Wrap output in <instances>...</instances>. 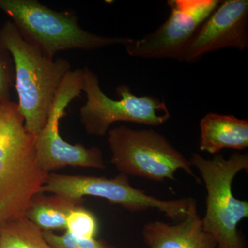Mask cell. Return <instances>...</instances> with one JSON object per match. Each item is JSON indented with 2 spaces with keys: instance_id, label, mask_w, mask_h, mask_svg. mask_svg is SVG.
<instances>
[{
  "instance_id": "6da1fadb",
  "label": "cell",
  "mask_w": 248,
  "mask_h": 248,
  "mask_svg": "<svg viewBox=\"0 0 248 248\" xmlns=\"http://www.w3.org/2000/svg\"><path fill=\"white\" fill-rule=\"evenodd\" d=\"M49 174L39 164L35 136L17 103L0 104V228L24 216Z\"/></svg>"
},
{
  "instance_id": "7a4b0ae2",
  "label": "cell",
  "mask_w": 248,
  "mask_h": 248,
  "mask_svg": "<svg viewBox=\"0 0 248 248\" xmlns=\"http://www.w3.org/2000/svg\"><path fill=\"white\" fill-rule=\"evenodd\" d=\"M0 48L12 55L17 104L27 130L36 136L46 123L55 94L71 71V64L66 59L46 57L28 43L9 21L0 29Z\"/></svg>"
},
{
  "instance_id": "3957f363",
  "label": "cell",
  "mask_w": 248,
  "mask_h": 248,
  "mask_svg": "<svg viewBox=\"0 0 248 248\" xmlns=\"http://www.w3.org/2000/svg\"><path fill=\"white\" fill-rule=\"evenodd\" d=\"M189 161L200 172L206 189L204 231L213 236L217 248H246L237 226L248 217V203L234 197L232 184L238 173L248 172V153H233L229 159L217 154L206 159L195 153Z\"/></svg>"
},
{
  "instance_id": "277c9868",
  "label": "cell",
  "mask_w": 248,
  "mask_h": 248,
  "mask_svg": "<svg viewBox=\"0 0 248 248\" xmlns=\"http://www.w3.org/2000/svg\"><path fill=\"white\" fill-rule=\"evenodd\" d=\"M0 9L12 19L28 43L50 59L62 50L125 46L131 40L94 35L81 29L73 15L57 12L36 0H0Z\"/></svg>"
},
{
  "instance_id": "5b68a950",
  "label": "cell",
  "mask_w": 248,
  "mask_h": 248,
  "mask_svg": "<svg viewBox=\"0 0 248 248\" xmlns=\"http://www.w3.org/2000/svg\"><path fill=\"white\" fill-rule=\"evenodd\" d=\"M108 135L111 163L122 174L164 182L175 180L176 172L182 170L200 182L190 161L155 130L120 125L109 130Z\"/></svg>"
},
{
  "instance_id": "8992f818",
  "label": "cell",
  "mask_w": 248,
  "mask_h": 248,
  "mask_svg": "<svg viewBox=\"0 0 248 248\" xmlns=\"http://www.w3.org/2000/svg\"><path fill=\"white\" fill-rule=\"evenodd\" d=\"M81 89L87 101L80 108V122L86 133L93 136H105L110 125L117 122L157 127L171 117L164 99L153 96L138 97L125 84L116 89L120 100L108 97L101 89L97 75L88 68L82 69Z\"/></svg>"
},
{
  "instance_id": "52a82bcc",
  "label": "cell",
  "mask_w": 248,
  "mask_h": 248,
  "mask_svg": "<svg viewBox=\"0 0 248 248\" xmlns=\"http://www.w3.org/2000/svg\"><path fill=\"white\" fill-rule=\"evenodd\" d=\"M42 192L78 199L86 196L99 197L131 213L155 209L171 219L182 220L187 213L191 199L163 200L147 195L130 185L128 176L122 173L115 178L50 173Z\"/></svg>"
},
{
  "instance_id": "ba28073f",
  "label": "cell",
  "mask_w": 248,
  "mask_h": 248,
  "mask_svg": "<svg viewBox=\"0 0 248 248\" xmlns=\"http://www.w3.org/2000/svg\"><path fill=\"white\" fill-rule=\"evenodd\" d=\"M82 69L67 73L55 94L46 123L35 136L37 158L42 169L50 173L66 166L104 170L107 168L102 152L97 147L86 148L72 145L60 134V121L66 114L65 109L76 97H79Z\"/></svg>"
},
{
  "instance_id": "9c48e42d",
  "label": "cell",
  "mask_w": 248,
  "mask_h": 248,
  "mask_svg": "<svg viewBox=\"0 0 248 248\" xmlns=\"http://www.w3.org/2000/svg\"><path fill=\"white\" fill-rule=\"evenodd\" d=\"M219 0H169L170 14L151 33L133 39L125 45L131 57L172 59L183 62L191 40L209 16L219 6Z\"/></svg>"
},
{
  "instance_id": "30bf717a",
  "label": "cell",
  "mask_w": 248,
  "mask_h": 248,
  "mask_svg": "<svg viewBox=\"0 0 248 248\" xmlns=\"http://www.w3.org/2000/svg\"><path fill=\"white\" fill-rule=\"evenodd\" d=\"M226 48H248L247 0L221 1L192 37L183 62L195 63L206 54Z\"/></svg>"
},
{
  "instance_id": "8fae6325",
  "label": "cell",
  "mask_w": 248,
  "mask_h": 248,
  "mask_svg": "<svg viewBox=\"0 0 248 248\" xmlns=\"http://www.w3.org/2000/svg\"><path fill=\"white\" fill-rule=\"evenodd\" d=\"M142 237L148 248H217L213 236L204 231L193 198L181 222L174 225L162 221L147 223L142 229Z\"/></svg>"
},
{
  "instance_id": "7c38bea8",
  "label": "cell",
  "mask_w": 248,
  "mask_h": 248,
  "mask_svg": "<svg viewBox=\"0 0 248 248\" xmlns=\"http://www.w3.org/2000/svg\"><path fill=\"white\" fill-rule=\"evenodd\" d=\"M200 150L218 154L225 148L242 151L248 147V121L210 112L200 121Z\"/></svg>"
},
{
  "instance_id": "4fadbf2b",
  "label": "cell",
  "mask_w": 248,
  "mask_h": 248,
  "mask_svg": "<svg viewBox=\"0 0 248 248\" xmlns=\"http://www.w3.org/2000/svg\"><path fill=\"white\" fill-rule=\"evenodd\" d=\"M84 202V199L41 192L32 199L24 216L42 231L63 230L68 213Z\"/></svg>"
},
{
  "instance_id": "5bb4252c",
  "label": "cell",
  "mask_w": 248,
  "mask_h": 248,
  "mask_svg": "<svg viewBox=\"0 0 248 248\" xmlns=\"http://www.w3.org/2000/svg\"><path fill=\"white\" fill-rule=\"evenodd\" d=\"M0 248H54L44 237L43 231L25 216L0 228Z\"/></svg>"
},
{
  "instance_id": "9a60e30c",
  "label": "cell",
  "mask_w": 248,
  "mask_h": 248,
  "mask_svg": "<svg viewBox=\"0 0 248 248\" xmlns=\"http://www.w3.org/2000/svg\"><path fill=\"white\" fill-rule=\"evenodd\" d=\"M67 232L79 239H96L99 230L95 215L79 205L72 209L66 220Z\"/></svg>"
},
{
  "instance_id": "2e32d148",
  "label": "cell",
  "mask_w": 248,
  "mask_h": 248,
  "mask_svg": "<svg viewBox=\"0 0 248 248\" xmlns=\"http://www.w3.org/2000/svg\"><path fill=\"white\" fill-rule=\"evenodd\" d=\"M44 237L54 248H113L97 239L77 238L69 233L58 235L51 231H43Z\"/></svg>"
},
{
  "instance_id": "e0dca14e",
  "label": "cell",
  "mask_w": 248,
  "mask_h": 248,
  "mask_svg": "<svg viewBox=\"0 0 248 248\" xmlns=\"http://www.w3.org/2000/svg\"><path fill=\"white\" fill-rule=\"evenodd\" d=\"M12 86V76L7 60L0 52V104L11 101L10 89Z\"/></svg>"
}]
</instances>
